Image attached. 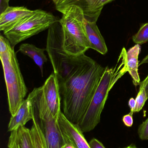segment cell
Segmentation results:
<instances>
[{"label":"cell","instance_id":"obj_1","mask_svg":"<svg viewBox=\"0 0 148 148\" xmlns=\"http://www.w3.org/2000/svg\"><path fill=\"white\" fill-rule=\"evenodd\" d=\"M127 51L123 48L114 66L106 67L98 88L84 115L78 124L83 133L93 130L101 121L109 93L116 83L127 72Z\"/></svg>","mask_w":148,"mask_h":148},{"label":"cell","instance_id":"obj_2","mask_svg":"<svg viewBox=\"0 0 148 148\" xmlns=\"http://www.w3.org/2000/svg\"><path fill=\"white\" fill-rule=\"evenodd\" d=\"M59 20L63 31V44L68 53L78 56L85 54L90 48L85 31V18L82 9L73 5L65 8Z\"/></svg>","mask_w":148,"mask_h":148},{"label":"cell","instance_id":"obj_3","mask_svg":"<svg viewBox=\"0 0 148 148\" xmlns=\"http://www.w3.org/2000/svg\"><path fill=\"white\" fill-rule=\"evenodd\" d=\"M28 98L32 105L33 116L42 132L46 148H63L66 143L56 119L50 112L45 100L42 86L35 88Z\"/></svg>","mask_w":148,"mask_h":148},{"label":"cell","instance_id":"obj_4","mask_svg":"<svg viewBox=\"0 0 148 148\" xmlns=\"http://www.w3.org/2000/svg\"><path fill=\"white\" fill-rule=\"evenodd\" d=\"M3 75L7 88L9 110L14 115L20 108L28 92L21 73L14 47L0 53Z\"/></svg>","mask_w":148,"mask_h":148},{"label":"cell","instance_id":"obj_5","mask_svg":"<svg viewBox=\"0 0 148 148\" xmlns=\"http://www.w3.org/2000/svg\"><path fill=\"white\" fill-rule=\"evenodd\" d=\"M53 14L42 10H35L34 13L22 20L10 29L3 32V34L13 47L20 43L49 29L58 21Z\"/></svg>","mask_w":148,"mask_h":148},{"label":"cell","instance_id":"obj_6","mask_svg":"<svg viewBox=\"0 0 148 148\" xmlns=\"http://www.w3.org/2000/svg\"><path fill=\"white\" fill-rule=\"evenodd\" d=\"M57 121L66 143L72 144L75 148H90L78 125L70 121L62 112L60 113Z\"/></svg>","mask_w":148,"mask_h":148},{"label":"cell","instance_id":"obj_7","mask_svg":"<svg viewBox=\"0 0 148 148\" xmlns=\"http://www.w3.org/2000/svg\"><path fill=\"white\" fill-rule=\"evenodd\" d=\"M47 104L52 115L58 119L61 111V97L56 75L53 72L42 86Z\"/></svg>","mask_w":148,"mask_h":148},{"label":"cell","instance_id":"obj_8","mask_svg":"<svg viewBox=\"0 0 148 148\" xmlns=\"http://www.w3.org/2000/svg\"><path fill=\"white\" fill-rule=\"evenodd\" d=\"M34 10L25 7H9L0 14V30L7 31L30 15Z\"/></svg>","mask_w":148,"mask_h":148},{"label":"cell","instance_id":"obj_9","mask_svg":"<svg viewBox=\"0 0 148 148\" xmlns=\"http://www.w3.org/2000/svg\"><path fill=\"white\" fill-rule=\"evenodd\" d=\"M114 0H72L71 5L79 6L88 21L96 23L103 7Z\"/></svg>","mask_w":148,"mask_h":148},{"label":"cell","instance_id":"obj_10","mask_svg":"<svg viewBox=\"0 0 148 148\" xmlns=\"http://www.w3.org/2000/svg\"><path fill=\"white\" fill-rule=\"evenodd\" d=\"M33 118L32 105L28 97L23 100L16 113L11 116L8 131L11 132L17 129L19 127L25 126L26 123L33 120Z\"/></svg>","mask_w":148,"mask_h":148},{"label":"cell","instance_id":"obj_11","mask_svg":"<svg viewBox=\"0 0 148 148\" xmlns=\"http://www.w3.org/2000/svg\"><path fill=\"white\" fill-rule=\"evenodd\" d=\"M85 31L90 44V48L105 55L108 52L105 40L100 32L96 23L88 21L85 19Z\"/></svg>","mask_w":148,"mask_h":148},{"label":"cell","instance_id":"obj_12","mask_svg":"<svg viewBox=\"0 0 148 148\" xmlns=\"http://www.w3.org/2000/svg\"><path fill=\"white\" fill-rule=\"evenodd\" d=\"M8 148H33L30 130L25 126L10 132Z\"/></svg>","mask_w":148,"mask_h":148},{"label":"cell","instance_id":"obj_13","mask_svg":"<svg viewBox=\"0 0 148 148\" xmlns=\"http://www.w3.org/2000/svg\"><path fill=\"white\" fill-rule=\"evenodd\" d=\"M46 49H41L35 45L29 43H22L19 47V52L23 54L29 56L32 59L36 64L39 67L43 76V65L48 61L44 51Z\"/></svg>","mask_w":148,"mask_h":148},{"label":"cell","instance_id":"obj_14","mask_svg":"<svg viewBox=\"0 0 148 148\" xmlns=\"http://www.w3.org/2000/svg\"><path fill=\"white\" fill-rule=\"evenodd\" d=\"M141 51V47L139 44H136L129 49L127 53V65L128 72L133 78V83L135 85L140 82L138 73L139 54Z\"/></svg>","mask_w":148,"mask_h":148},{"label":"cell","instance_id":"obj_15","mask_svg":"<svg viewBox=\"0 0 148 148\" xmlns=\"http://www.w3.org/2000/svg\"><path fill=\"white\" fill-rule=\"evenodd\" d=\"M33 125L30 130L33 148H46L45 140L38 122L33 118Z\"/></svg>","mask_w":148,"mask_h":148},{"label":"cell","instance_id":"obj_16","mask_svg":"<svg viewBox=\"0 0 148 148\" xmlns=\"http://www.w3.org/2000/svg\"><path fill=\"white\" fill-rule=\"evenodd\" d=\"M133 40L136 44L141 45L148 41V23L143 24L138 32L133 37Z\"/></svg>","mask_w":148,"mask_h":148},{"label":"cell","instance_id":"obj_17","mask_svg":"<svg viewBox=\"0 0 148 148\" xmlns=\"http://www.w3.org/2000/svg\"><path fill=\"white\" fill-rule=\"evenodd\" d=\"M147 99V94L144 88L140 87L139 93L135 99L136 102V107L135 112H140L142 109Z\"/></svg>","mask_w":148,"mask_h":148},{"label":"cell","instance_id":"obj_18","mask_svg":"<svg viewBox=\"0 0 148 148\" xmlns=\"http://www.w3.org/2000/svg\"><path fill=\"white\" fill-rule=\"evenodd\" d=\"M138 134L141 140H148V118L139 126Z\"/></svg>","mask_w":148,"mask_h":148},{"label":"cell","instance_id":"obj_19","mask_svg":"<svg viewBox=\"0 0 148 148\" xmlns=\"http://www.w3.org/2000/svg\"><path fill=\"white\" fill-rule=\"evenodd\" d=\"M56 10L61 12L65 8L70 6L72 0H52Z\"/></svg>","mask_w":148,"mask_h":148},{"label":"cell","instance_id":"obj_20","mask_svg":"<svg viewBox=\"0 0 148 148\" xmlns=\"http://www.w3.org/2000/svg\"><path fill=\"white\" fill-rule=\"evenodd\" d=\"M133 114L129 113L128 114L124 116L123 118V121L125 125L128 127H132L134 123Z\"/></svg>","mask_w":148,"mask_h":148},{"label":"cell","instance_id":"obj_21","mask_svg":"<svg viewBox=\"0 0 148 148\" xmlns=\"http://www.w3.org/2000/svg\"><path fill=\"white\" fill-rule=\"evenodd\" d=\"M89 144L90 148H106L101 142L95 138L92 139Z\"/></svg>","mask_w":148,"mask_h":148},{"label":"cell","instance_id":"obj_22","mask_svg":"<svg viewBox=\"0 0 148 148\" xmlns=\"http://www.w3.org/2000/svg\"><path fill=\"white\" fill-rule=\"evenodd\" d=\"M128 105L131 110L130 113L131 114H134L135 113V110L136 107V102L135 99H134L133 97L130 98L129 101Z\"/></svg>","mask_w":148,"mask_h":148},{"label":"cell","instance_id":"obj_23","mask_svg":"<svg viewBox=\"0 0 148 148\" xmlns=\"http://www.w3.org/2000/svg\"><path fill=\"white\" fill-rule=\"evenodd\" d=\"M9 7L8 2L6 0H0V14L3 13Z\"/></svg>","mask_w":148,"mask_h":148},{"label":"cell","instance_id":"obj_24","mask_svg":"<svg viewBox=\"0 0 148 148\" xmlns=\"http://www.w3.org/2000/svg\"><path fill=\"white\" fill-rule=\"evenodd\" d=\"M139 85H140V87L144 88L148 99V75L147 77L144 79V80L140 82Z\"/></svg>","mask_w":148,"mask_h":148},{"label":"cell","instance_id":"obj_25","mask_svg":"<svg viewBox=\"0 0 148 148\" xmlns=\"http://www.w3.org/2000/svg\"><path fill=\"white\" fill-rule=\"evenodd\" d=\"M146 63H148V54L139 63V66H141L142 64H146Z\"/></svg>","mask_w":148,"mask_h":148},{"label":"cell","instance_id":"obj_26","mask_svg":"<svg viewBox=\"0 0 148 148\" xmlns=\"http://www.w3.org/2000/svg\"><path fill=\"white\" fill-rule=\"evenodd\" d=\"M63 148H75L72 144L70 143H66Z\"/></svg>","mask_w":148,"mask_h":148},{"label":"cell","instance_id":"obj_27","mask_svg":"<svg viewBox=\"0 0 148 148\" xmlns=\"http://www.w3.org/2000/svg\"><path fill=\"white\" fill-rule=\"evenodd\" d=\"M122 148H138L136 147V146L134 145H130L129 146H128V147H126Z\"/></svg>","mask_w":148,"mask_h":148},{"label":"cell","instance_id":"obj_28","mask_svg":"<svg viewBox=\"0 0 148 148\" xmlns=\"http://www.w3.org/2000/svg\"><path fill=\"white\" fill-rule=\"evenodd\" d=\"M6 1H7L8 2H9L10 0H6Z\"/></svg>","mask_w":148,"mask_h":148}]
</instances>
